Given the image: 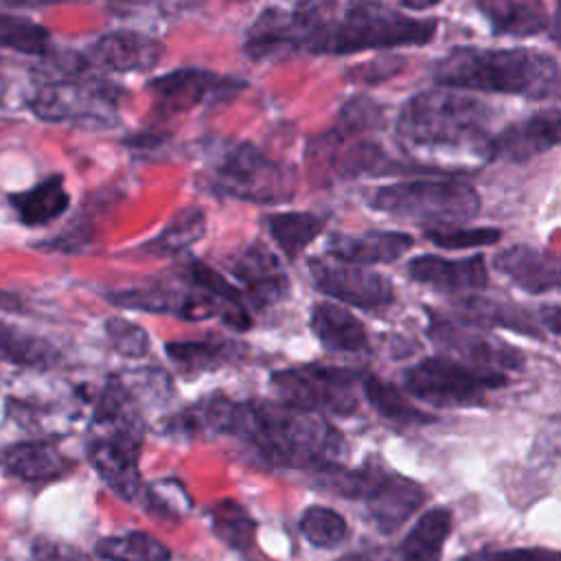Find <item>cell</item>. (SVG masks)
I'll list each match as a JSON object with an SVG mask.
<instances>
[{
  "label": "cell",
  "mask_w": 561,
  "mask_h": 561,
  "mask_svg": "<svg viewBox=\"0 0 561 561\" xmlns=\"http://www.w3.org/2000/svg\"><path fill=\"white\" fill-rule=\"evenodd\" d=\"M0 48L24 55H46L50 50V33L46 26L13 13H0Z\"/></svg>",
  "instance_id": "39"
},
{
  "label": "cell",
  "mask_w": 561,
  "mask_h": 561,
  "mask_svg": "<svg viewBox=\"0 0 561 561\" xmlns=\"http://www.w3.org/2000/svg\"><path fill=\"white\" fill-rule=\"evenodd\" d=\"M121 85L101 77L70 75L42 83L28 99V110L48 123L110 127L118 121Z\"/></svg>",
  "instance_id": "7"
},
{
  "label": "cell",
  "mask_w": 561,
  "mask_h": 561,
  "mask_svg": "<svg viewBox=\"0 0 561 561\" xmlns=\"http://www.w3.org/2000/svg\"><path fill=\"white\" fill-rule=\"evenodd\" d=\"M59 359V351L46 337L0 320V362L46 370L57 366Z\"/></svg>",
  "instance_id": "32"
},
{
  "label": "cell",
  "mask_w": 561,
  "mask_h": 561,
  "mask_svg": "<svg viewBox=\"0 0 561 561\" xmlns=\"http://www.w3.org/2000/svg\"><path fill=\"white\" fill-rule=\"evenodd\" d=\"M458 561H559V552L548 548H513V550H478Z\"/></svg>",
  "instance_id": "45"
},
{
  "label": "cell",
  "mask_w": 561,
  "mask_h": 561,
  "mask_svg": "<svg viewBox=\"0 0 561 561\" xmlns=\"http://www.w3.org/2000/svg\"><path fill=\"white\" fill-rule=\"evenodd\" d=\"M559 107L535 112L524 121L506 125L491 138V160L526 162L559 145Z\"/></svg>",
  "instance_id": "19"
},
{
  "label": "cell",
  "mask_w": 561,
  "mask_h": 561,
  "mask_svg": "<svg viewBox=\"0 0 561 561\" xmlns=\"http://www.w3.org/2000/svg\"><path fill=\"white\" fill-rule=\"evenodd\" d=\"M206 234V217L199 208L180 210L158 237L147 241L140 252L149 256H171L193 245Z\"/></svg>",
  "instance_id": "36"
},
{
  "label": "cell",
  "mask_w": 561,
  "mask_h": 561,
  "mask_svg": "<svg viewBox=\"0 0 561 561\" xmlns=\"http://www.w3.org/2000/svg\"><path fill=\"white\" fill-rule=\"evenodd\" d=\"M309 327L318 342L333 353H366L368 331L359 318L335 302H316Z\"/></svg>",
  "instance_id": "25"
},
{
  "label": "cell",
  "mask_w": 561,
  "mask_h": 561,
  "mask_svg": "<svg viewBox=\"0 0 561 561\" xmlns=\"http://www.w3.org/2000/svg\"><path fill=\"white\" fill-rule=\"evenodd\" d=\"M0 467L7 476L22 482H53L68 476L75 469V460L66 456L57 443L35 438L2 447Z\"/></svg>",
  "instance_id": "21"
},
{
  "label": "cell",
  "mask_w": 561,
  "mask_h": 561,
  "mask_svg": "<svg viewBox=\"0 0 561 561\" xmlns=\"http://www.w3.org/2000/svg\"><path fill=\"white\" fill-rule=\"evenodd\" d=\"M340 561H373V559L366 557V554H353V557H344V559H340Z\"/></svg>",
  "instance_id": "48"
},
{
  "label": "cell",
  "mask_w": 561,
  "mask_h": 561,
  "mask_svg": "<svg viewBox=\"0 0 561 561\" xmlns=\"http://www.w3.org/2000/svg\"><path fill=\"white\" fill-rule=\"evenodd\" d=\"M263 221L280 252L294 261L322 232L327 217L316 213H270Z\"/></svg>",
  "instance_id": "34"
},
{
  "label": "cell",
  "mask_w": 561,
  "mask_h": 561,
  "mask_svg": "<svg viewBox=\"0 0 561 561\" xmlns=\"http://www.w3.org/2000/svg\"><path fill=\"white\" fill-rule=\"evenodd\" d=\"M232 436L243 438L267 465L324 469L337 462L344 440L322 414L283 401H239Z\"/></svg>",
  "instance_id": "3"
},
{
  "label": "cell",
  "mask_w": 561,
  "mask_h": 561,
  "mask_svg": "<svg viewBox=\"0 0 561 561\" xmlns=\"http://www.w3.org/2000/svg\"><path fill=\"white\" fill-rule=\"evenodd\" d=\"M300 50V28L294 7H267L245 31L243 53L252 61L285 59Z\"/></svg>",
  "instance_id": "22"
},
{
  "label": "cell",
  "mask_w": 561,
  "mask_h": 561,
  "mask_svg": "<svg viewBox=\"0 0 561 561\" xmlns=\"http://www.w3.org/2000/svg\"><path fill=\"white\" fill-rule=\"evenodd\" d=\"M31 561H92V557L70 543L39 537L31 543Z\"/></svg>",
  "instance_id": "46"
},
{
  "label": "cell",
  "mask_w": 561,
  "mask_h": 561,
  "mask_svg": "<svg viewBox=\"0 0 561 561\" xmlns=\"http://www.w3.org/2000/svg\"><path fill=\"white\" fill-rule=\"evenodd\" d=\"M300 50L311 55H348L359 50H388L423 46L434 39L436 18L408 15L381 2H300Z\"/></svg>",
  "instance_id": "2"
},
{
  "label": "cell",
  "mask_w": 561,
  "mask_h": 561,
  "mask_svg": "<svg viewBox=\"0 0 561 561\" xmlns=\"http://www.w3.org/2000/svg\"><path fill=\"white\" fill-rule=\"evenodd\" d=\"M94 552L105 561H171V550L142 530L103 537L96 541Z\"/></svg>",
  "instance_id": "37"
},
{
  "label": "cell",
  "mask_w": 561,
  "mask_h": 561,
  "mask_svg": "<svg viewBox=\"0 0 561 561\" xmlns=\"http://www.w3.org/2000/svg\"><path fill=\"white\" fill-rule=\"evenodd\" d=\"M140 502L160 519H180L191 508V497L178 480H160L145 486Z\"/></svg>",
  "instance_id": "41"
},
{
  "label": "cell",
  "mask_w": 561,
  "mask_h": 561,
  "mask_svg": "<svg viewBox=\"0 0 561 561\" xmlns=\"http://www.w3.org/2000/svg\"><path fill=\"white\" fill-rule=\"evenodd\" d=\"M425 237L445 250H462L476 245H493L502 239L497 228H427Z\"/></svg>",
  "instance_id": "42"
},
{
  "label": "cell",
  "mask_w": 561,
  "mask_h": 561,
  "mask_svg": "<svg viewBox=\"0 0 561 561\" xmlns=\"http://www.w3.org/2000/svg\"><path fill=\"white\" fill-rule=\"evenodd\" d=\"M405 66V59L401 55H379L366 64H359L355 68H348V79L353 83L359 85H373V83H381L394 75L401 72V68Z\"/></svg>",
  "instance_id": "44"
},
{
  "label": "cell",
  "mask_w": 561,
  "mask_h": 561,
  "mask_svg": "<svg viewBox=\"0 0 561 561\" xmlns=\"http://www.w3.org/2000/svg\"><path fill=\"white\" fill-rule=\"evenodd\" d=\"M359 388H362L364 397L368 399L370 408L388 421H394L401 425H421V423L436 421L434 414H427V412L414 408L397 386L379 379L377 375L362 373Z\"/></svg>",
  "instance_id": "35"
},
{
  "label": "cell",
  "mask_w": 561,
  "mask_h": 561,
  "mask_svg": "<svg viewBox=\"0 0 561 561\" xmlns=\"http://www.w3.org/2000/svg\"><path fill=\"white\" fill-rule=\"evenodd\" d=\"M239 412V401L226 394H210L167 421L171 434H232Z\"/></svg>",
  "instance_id": "30"
},
{
  "label": "cell",
  "mask_w": 561,
  "mask_h": 561,
  "mask_svg": "<svg viewBox=\"0 0 561 561\" xmlns=\"http://www.w3.org/2000/svg\"><path fill=\"white\" fill-rule=\"evenodd\" d=\"M208 178L213 191L261 206L291 202L298 186L291 164L265 156L248 140L224 147L215 156Z\"/></svg>",
  "instance_id": "5"
},
{
  "label": "cell",
  "mask_w": 561,
  "mask_h": 561,
  "mask_svg": "<svg viewBox=\"0 0 561 561\" xmlns=\"http://www.w3.org/2000/svg\"><path fill=\"white\" fill-rule=\"evenodd\" d=\"M451 530L449 508L425 511L401 541V561H440L445 539Z\"/></svg>",
  "instance_id": "33"
},
{
  "label": "cell",
  "mask_w": 561,
  "mask_h": 561,
  "mask_svg": "<svg viewBox=\"0 0 561 561\" xmlns=\"http://www.w3.org/2000/svg\"><path fill=\"white\" fill-rule=\"evenodd\" d=\"M493 110L469 92L430 88L410 96L397 116L399 145L412 158L491 160Z\"/></svg>",
  "instance_id": "1"
},
{
  "label": "cell",
  "mask_w": 561,
  "mask_h": 561,
  "mask_svg": "<svg viewBox=\"0 0 561 561\" xmlns=\"http://www.w3.org/2000/svg\"><path fill=\"white\" fill-rule=\"evenodd\" d=\"M226 270L241 283L245 305L265 309L289 296V276L280 259L261 241L232 252L226 259Z\"/></svg>",
  "instance_id": "15"
},
{
  "label": "cell",
  "mask_w": 561,
  "mask_h": 561,
  "mask_svg": "<svg viewBox=\"0 0 561 561\" xmlns=\"http://www.w3.org/2000/svg\"><path fill=\"white\" fill-rule=\"evenodd\" d=\"M408 276L443 294H467L489 287V270L482 254L467 259H443L421 254L410 259Z\"/></svg>",
  "instance_id": "20"
},
{
  "label": "cell",
  "mask_w": 561,
  "mask_h": 561,
  "mask_svg": "<svg viewBox=\"0 0 561 561\" xmlns=\"http://www.w3.org/2000/svg\"><path fill=\"white\" fill-rule=\"evenodd\" d=\"M105 335L116 353L125 357H142L149 351V335L131 320L112 316L105 320Z\"/></svg>",
  "instance_id": "43"
},
{
  "label": "cell",
  "mask_w": 561,
  "mask_h": 561,
  "mask_svg": "<svg viewBox=\"0 0 561 561\" xmlns=\"http://www.w3.org/2000/svg\"><path fill=\"white\" fill-rule=\"evenodd\" d=\"M427 337L438 348L456 353L460 359L469 362L473 368L502 373L504 368L519 370L526 362L517 346H511L495 335L482 333L476 327H469L443 316H432L427 327Z\"/></svg>",
  "instance_id": "13"
},
{
  "label": "cell",
  "mask_w": 561,
  "mask_h": 561,
  "mask_svg": "<svg viewBox=\"0 0 561 561\" xmlns=\"http://www.w3.org/2000/svg\"><path fill=\"white\" fill-rule=\"evenodd\" d=\"M307 267L313 287L320 294L351 307L381 309L394 300V287L390 278L370 267L344 263L333 256H311Z\"/></svg>",
  "instance_id": "12"
},
{
  "label": "cell",
  "mask_w": 561,
  "mask_h": 561,
  "mask_svg": "<svg viewBox=\"0 0 561 561\" xmlns=\"http://www.w3.org/2000/svg\"><path fill=\"white\" fill-rule=\"evenodd\" d=\"M210 524L215 535L234 550H250L256 535V522L250 513L234 500H221L210 513Z\"/></svg>",
  "instance_id": "38"
},
{
  "label": "cell",
  "mask_w": 561,
  "mask_h": 561,
  "mask_svg": "<svg viewBox=\"0 0 561 561\" xmlns=\"http://www.w3.org/2000/svg\"><path fill=\"white\" fill-rule=\"evenodd\" d=\"M307 164L311 175L324 178L327 182L337 178L357 175H381L390 171H401L388 151L373 138V134L359 131L342 121L318 134L307 147Z\"/></svg>",
  "instance_id": "10"
},
{
  "label": "cell",
  "mask_w": 561,
  "mask_h": 561,
  "mask_svg": "<svg viewBox=\"0 0 561 561\" xmlns=\"http://www.w3.org/2000/svg\"><path fill=\"white\" fill-rule=\"evenodd\" d=\"M145 425L101 427L88 440V460L101 480L125 502H140L142 478L138 469Z\"/></svg>",
  "instance_id": "11"
},
{
  "label": "cell",
  "mask_w": 561,
  "mask_h": 561,
  "mask_svg": "<svg viewBox=\"0 0 561 561\" xmlns=\"http://www.w3.org/2000/svg\"><path fill=\"white\" fill-rule=\"evenodd\" d=\"M377 213L434 224H462L480 213L478 191L454 178L394 182L373 191L368 197Z\"/></svg>",
  "instance_id": "6"
},
{
  "label": "cell",
  "mask_w": 561,
  "mask_h": 561,
  "mask_svg": "<svg viewBox=\"0 0 561 561\" xmlns=\"http://www.w3.org/2000/svg\"><path fill=\"white\" fill-rule=\"evenodd\" d=\"M243 88L245 83L241 79L219 77L204 68H180L147 83V90L153 96V112L160 118L191 112L206 99L228 96Z\"/></svg>",
  "instance_id": "14"
},
{
  "label": "cell",
  "mask_w": 561,
  "mask_h": 561,
  "mask_svg": "<svg viewBox=\"0 0 561 561\" xmlns=\"http://www.w3.org/2000/svg\"><path fill=\"white\" fill-rule=\"evenodd\" d=\"M164 46L138 31H112L94 39L83 53L77 55L81 70L105 72H147L162 59Z\"/></svg>",
  "instance_id": "16"
},
{
  "label": "cell",
  "mask_w": 561,
  "mask_h": 561,
  "mask_svg": "<svg viewBox=\"0 0 561 561\" xmlns=\"http://www.w3.org/2000/svg\"><path fill=\"white\" fill-rule=\"evenodd\" d=\"M167 357L184 375H199L217 370L219 366L237 362L245 346L230 340H202V342H167Z\"/></svg>",
  "instance_id": "31"
},
{
  "label": "cell",
  "mask_w": 561,
  "mask_h": 561,
  "mask_svg": "<svg viewBox=\"0 0 561 561\" xmlns=\"http://www.w3.org/2000/svg\"><path fill=\"white\" fill-rule=\"evenodd\" d=\"M425 500L427 493L419 482L383 467L362 502H366L375 526L390 535L399 530L425 504Z\"/></svg>",
  "instance_id": "18"
},
{
  "label": "cell",
  "mask_w": 561,
  "mask_h": 561,
  "mask_svg": "<svg viewBox=\"0 0 561 561\" xmlns=\"http://www.w3.org/2000/svg\"><path fill=\"white\" fill-rule=\"evenodd\" d=\"M414 239L399 230H366L362 234L335 232L329 237L327 256L368 267L373 263H392L401 259Z\"/></svg>",
  "instance_id": "24"
},
{
  "label": "cell",
  "mask_w": 561,
  "mask_h": 561,
  "mask_svg": "<svg viewBox=\"0 0 561 561\" xmlns=\"http://www.w3.org/2000/svg\"><path fill=\"white\" fill-rule=\"evenodd\" d=\"M506 386V375L473 368L445 355L423 357L403 370V388L414 399L438 408H473L486 401L489 390Z\"/></svg>",
  "instance_id": "8"
},
{
  "label": "cell",
  "mask_w": 561,
  "mask_h": 561,
  "mask_svg": "<svg viewBox=\"0 0 561 561\" xmlns=\"http://www.w3.org/2000/svg\"><path fill=\"white\" fill-rule=\"evenodd\" d=\"M24 302L18 294L0 289V311H22Z\"/></svg>",
  "instance_id": "47"
},
{
  "label": "cell",
  "mask_w": 561,
  "mask_h": 561,
  "mask_svg": "<svg viewBox=\"0 0 561 561\" xmlns=\"http://www.w3.org/2000/svg\"><path fill=\"white\" fill-rule=\"evenodd\" d=\"M182 276L193 289H199L202 294L210 296L219 305L221 320L226 324H230L239 331L250 329L252 318L248 313V305H245V298H243L241 289L234 287L232 283H228L217 270H213L210 265L193 259V261H186V265L182 270Z\"/></svg>",
  "instance_id": "28"
},
{
  "label": "cell",
  "mask_w": 561,
  "mask_h": 561,
  "mask_svg": "<svg viewBox=\"0 0 561 561\" xmlns=\"http://www.w3.org/2000/svg\"><path fill=\"white\" fill-rule=\"evenodd\" d=\"M359 379L362 370H353L348 366L302 364L276 370L272 375V388L283 403L294 408L322 416H348L359 408Z\"/></svg>",
  "instance_id": "9"
},
{
  "label": "cell",
  "mask_w": 561,
  "mask_h": 561,
  "mask_svg": "<svg viewBox=\"0 0 561 561\" xmlns=\"http://www.w3.org/2000/svg\"><path fill=\"white\" fill-rule=\"evenodd\" d=\"M456 311H458L456 320L462 324H469L476 329L502 327V329H511L522 335L541 340L539 324L533 320V316L526 309H522L517 305L465 294L456 300Z\"/></svg>",
  "instance_id": "26"
},
{
  "label": "cell",
  "mask_w": 561,
  "mask_h": 561,
  "mask_svg": "<svg viewBox=\"0 0 561 561\" xmlns=\"http://www.w3.org/2000/svg\"><path fill=\"white\" fill-rule=\"evenodd\" d=\"M110 305L131 311H149V313H171L186 320H204L213 316H221L219 305L202 294L199 289H186L171 283H153L147 287L116 289L105 294Z\"/></svg>",
  "instance_id": "17"
},
{
  "label": "cell",
  "mask_w": 561,
  "mask_h": 561,
  "mask_svg": "<svg viewBox=\"0 0 561 561\" xmlns=\"http://www.w3.org/2000/svg\"><path fill=\"white\" fill-rule=\"evenodd\" d=\"M300 533L316 548H337L348 537L344 517L327 506H309L300 515Z\"/></svg>",
  "instance_id": "40"
},
{
  "label": "cell",
  "mask_w": 561,
  "mask_h": 561,
  "mask_svg": "<svg viewBox=\"0 0 561 561\" xmlns=\"http://www.w3.org/2000/svg\"><path fill=\"white\" fill-rule=\"evenodd\" d=\"M438 88L460 92H495L530 101L557 99L559 61L533 48L458 46L434 64Z\"/></svg>",
  "instance_id": "4"
},
{
  "label": "cell",
  "mask_w": 561,
  "mask_h": 561,
  "mask_svg": "<svg viewBox=\"0 0 561 561\" xmlns=\"http://www.w3.org/2000/svg\"><path fill=\"white\" fill-rule=\"evenodd\" d=\"M491 267L526 294H548L559 287L557 256L533 245H511L491 259Z\"/></svg>",
  "instance_id": "23"
},
{
  "label": "cell",
  "mask_w": 561,
  "mask_h": 561,
  "mask_svg": "<svg viewBox=\"0 0 561 561\" xmlns=\"http://www.w3.org/2000/svg\"><path fill=\"white\" fill-rule=\"evenodd\" d=\"M9 204L24 226L37 228L59 219L70 206V195L64 186V175L53 173L26 191L11 193Z\"/></svg>",
  "instance_id": "27"
},
{
  "label": "cell",
  "mask_w": 561,
  "mask_h": 561,
  "mask_svg": "<svg viewBox=\"0 0 561 561\" xmlns=\"http://www.w3.org/2000/svg\"><path fill=\"white\" fill-rule=\"evenodd\" d=\"M476 9L486 18L493 35L497 37H530L546 31L552 22L546 4L539 0H486L476 2Z\"/></svg>",
  "instance_id": "29"
}]
</instances>
